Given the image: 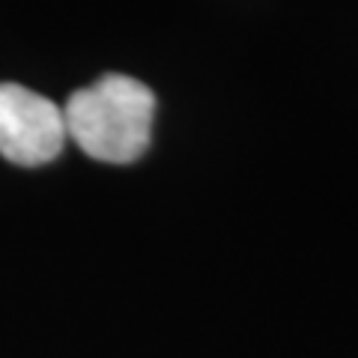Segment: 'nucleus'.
Masks as SVG:
<instances>
[{"instance_id": "nucleus-1", "label": "nucleus", "mask_w": 358, "mask_h": 358, "mask_svg": "<svg viewBox=\"0 0 358 358\" xmlns=\"http://www.w3.org/2000/svg\"><path fill=\"white\" fill-rule=\"evenodd\" d=\"M155 96L129 75H102L75 90L63 105L66 138L84 155L105 164H131L150 147Z\"/></svg>"}, {"instance_id": "nucleus-2", "label": "nucleus", "mask_w": 358, "mask_h": 358, "mask_svg": "<svg viewBox=\"0 0 358 358\" xmlns=\"http://www.w3.org/2000/svg\"><path fill=\"white\" fill-rule=\"evenodd\" d=\"M63 108L33 90L0 84V155L21 167H42L63 152Z\"/></svg>"}]
</instances>
